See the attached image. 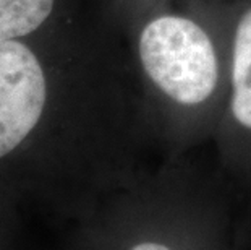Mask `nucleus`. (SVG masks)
I'll return each mask as SVG.
<instances>
[{
    "instance_id": "obj_3",
    "label": "nucleus",
    "mask_w": 251,
    "mask_h": 250,
    "mask_svg": "<svg viewBox=\"0 0 251 250\" xmlns=\"http://www.w3.org/2000/svg\"><path fill=\"white\" fill-rule=\"evenodd\" d=\"M230 80L233 119L251 130V7L240 17L235 28Z\"/></svg>"
},
{
    "instance_id": "obj_1",
    "label": "nucleus",
    "mask_w": 251,
    "mask_h": 250,
    "mask_svg": "<svg viewBox=\"0 0 251 250\" xmlns=\"http://www.w3.org/2000/svg\"><path fill=\"white\" fill-rule=\"evenodd\" d=\"M138 56L148 78L181 106L202 104L216 91L219 60L214 42L191 18H152L141 29Z\"/></svg>"
},
{
    "instance_id": "obj_4",
    "label": "nucleus",
    "mask_w": 251,
    "mask_h": 250,
    "mask_svg": "<svg viewBox=\"0 0 251 250\" xmlns=\"http://www.w3.org/2000/svg\"><path fill=\"white\" fill-rule=\"evenodd\" d=\"M55 0H0V42L33 34L54 12Z\"/></svg>"
},
{
    "instance_id": "obj_5",
    "label": "nucleus",
    "mask_w": 251,
    "mask_h": 250,
    "mask_svg": "<svg viewBox=\"0 0 251 250\" xmlns=\"http://www.w3.org/2000/svg\"><path fill=\"white\" fill-rule=\"evenodd\" d=\"M130 250H172V249H169L167 246L159 242H140L136 246H133Z\"/></svg>"
},
{
    "instance_id": "obj_2",
    "label": "nucleus",
    "mask_w": 251,
    "mask_h": 250,
    "mask_svg": "<svg viewBox=\"0 0 251 250\" xmlns=\"http://www.w3.org/2000/svg\"><path fill=\"white\" fill-rule=\"evenodd\" d=\"M47 106L44 67L20 39L0 42V163L34 134Z\"/></svg>"
}]
</instances>
